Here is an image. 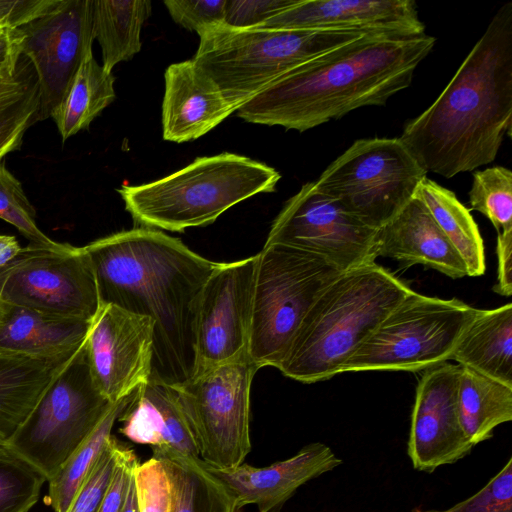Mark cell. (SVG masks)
<instances>
[{
  "instance_id": "6da1fadb",
  "label": "cell",
  "mask_w": 512,
  "mask_h": 512,
  "mask_svg": "<svg viewBox=\"0 0 512 512\" xmlns=\"http://www.w3.org/2000/svg\"><path fill=\"white\" fill-rule=\"evenodd\" d=\"M84 248L94 269L100 304L153 319L150 379L170 386L188 381L196 372L199 299L219 262L148 227L117 232Z\"/></svg>"
},
{
  "instance_id": "7a4b0ae2",
  "label": "cell",
  "mask_w": 512,
  "mask_h": 512,
  "mask_svg": "<svg viewBox=\"0 0 512 512\" xmlns=\"http://www.w3.org/2000/svg\"><path fill=\"white\" fill-rule=\"evenodd\" d=\"M512 130V2L502 5L448 85L400 140L423 169L452 178L493 162Z\"/></svg>"
},
{
  "instance_id": "3957f363",
  "label": "cell",
  "mask_w": 512,
  "mask_h": 512,
  "mask_svg": "<svg viewBox=\"0 0 512 512\" xmlns=\"http://www.w3.org/2000/svg\"><path fill=\"white\" fill-rule=\"evenodd\" d=\"M436 39L361 37L289 71L239 107L246 122L304 132L355 109L383 106L408 88Z\"/></svg>"
},
{
  "instance_id": "277c9868",
  "label": "cell",
  "mask_w": 512,
  "mask_h": 512,
  "mask_svg": "<svg viewBox=\"0 0 512 512\" xmlns=\"http://www.w3.org/2000/svg\"><path fill=\"white\" fill-rule=\"evenodd\" d=\"M411 290L375 261L342 272L313 303L277 369L302 383L342 373L360 344Z\"/></svg>"
},
{
  "instance_id": "5b68a950",
  "label": "cell",
  "mask_w": 512,
  "mask_h": 512,
  "mask_svg": "<svg viewBox=\"0 0 512 512\" xmlns=\"http://www.w3.org/2000/svg\"><path fill=\"white\" fill-rule=\"evenodd\" d=\"M280 173L235 153L198 157L156 181L122 185L125 209L142 227L172 232L213 223L239 202L276 189Z\"/></svg>"
},
{
  "instance_id": "8992f818",
  "label": "cell",
  "mask_w": 512,
  "mask_h": 512,
  "mask_svg": "<svg viewBox=\"0 0 512 512\" xmlns=\"http://www.w3.org/2000/svg\"><path fill=\"white\" fill-rule=\"evenodd\" d=\"M364 35L339 30L238 29L201 34L192 60L236 110L299 65Z\"/></svg>"
},
{
  "instance_id": "52a82bcc",
  "label": "cell",
  "mask_w": 512,
  "mask_h": 512,
  "mask_svg": "<svg viewBox=\"0 0 512 512\" xmlns=\"http://www.w3.org/2000/svg\"><path fill=\"white\" fill-rule=\"evenodd\" d=\"M343 271L325 258L281 244L257 253L248 356L278 368L311 306Z\"/></svg>"
},
{
  "instance_id": "ba28073f",
  "label": "cell",
  "mask_w": 512,
  "mask_h": 512,
  "mask_svg": "<svg viewBox=\"0 0 512 512\" xmlns=\"http://www.w3.org/2000/svg\"><path fill=\"white\" fill-rule=\"evenodd\" d=\"M113 404L94 382L84 341L4 447L49 482Z\"/></svg>"
},
{
  "instance_id": "9c48e42d",
  "label": "cell",
  "mask_w": 512,
  "mask_h": 512,
  "mask_svg": "<svg viewBox=\"0 0 512 512\" xmlns=\"http://www.w3.org/2000/svg\"><path fill=\"white\" fill-rule=\"evenodd\" d=\"M479 309L411 290L360 344L343 372L417 371L449 360Z\"/></svg>"
},
{
  "instance_id": "30bf717a",
  "label": "cell",
  "mask_w": 512,
  "mask_h": 512,
  "mask_svg": "<svg viewBox=\"0 0 512 512\" xmlns=\"http://www.w3.org/2000/svg\"><path fill=\"white\" fill-rule=\"evenodd\" d=\"M426 177L399 137H374L353 142L315 185L351 216L378 230L411 201Z\"/></svg>"
},
{
  "instance_id": "8fae6325",
  "label": "cell",
  "mask_w": 512,
  "mask_h": 512,
  "mask_svg": "<svg viewBox=\"0 0 512 512\" xmlns=\"http://www.w3.org/2000/svg\"><path fill=\"white\" fill-rule=\"evenodd\" d=\"M258 370L247 354L199 369L185 383L172 386L207 466L233 468L250 453V391Z\"/></svg>"
},
{
  "instance_id": "7c38bea8",
  "label": "cell",
  "mask_w": 512,
  "mask_h": 512,
  "mask_svg": "<svg viewBox=\"0 0 512 512\" xmlns=\"http://www.w3.org/2000/svg\"><path fill=\"white\" fill-rule=\"evenodd\" d=\"M0 301L90 321L100 299L87 251L68 243H29L0 269Z\"/></svg>"
},
{
  "instance_id": "4fadbf2b",
  "label": "cell",
  "mask_w": 512,
  "mask_h": 512,
  "mask_svg": "<svg viewBox=\"0 0 512 512\" xmlns=\"http://www.w3.org/2000/svg\"><path fill=\"white\" fill-rule=\"evenodd\" d=\"M376 231L347 213L312 181L287 200L265 244L315 253L344 272L376 260Z\"/></svg>"
},
{
  "instance_id": "5bb4252c",
  "label": "cell",
  "mask_w": 512,
  "mask_h": 512,
  "mask_svg": "<svg viewBox=\"0 0 512 512\" xmlns=\"http://www.w3.org/2000/svg\"><path fill=\"white\" fill-rule=\"evenodd\" d=\"M21 53L38 85L36 122L51 117L95 40L93 0H56L44 13L18 28Z\"/></svg>"
},
{
  "instance_id": "9a60e30c",
  "label": "cell",
  "mask_w": 512,
  "mask_h": 512,
  "mask_svg": "<svg viewBox=\"0 0 512 512\" xmlns=\"http://www.w3.org/2000/svg\"><path fill=\"white\" fill-rule=\"evenodd\" d=\"M257 254L220 263L199 299L196 371L233 361L248 352Z\"/></svg>"
},
{
  "instance_id": "2e32d148",
  "label": "cell",
  "mask_w": 512,
  "mask_h": 512,
  "mask_svg": "<svg viewBox=\"0 0 512 512\" xmlns=\"http://www.w3.org/2000/svg\"><path fill=\"white\" fill-rule=\"evenodd\" d=\"M154 321L112 304H100L90 321L85 350L95 384L116 403L151 376Z\"/></svg>"
},
{
  "instance_id": "e0dca14e",
  "label": "cell",
  "mask_w": 512,
  "mask_h": 512,
  "mask_svg": "<svg viewBox=\"0 0 512 512\" xmlns=\"http://www.w3.org/2000/svg\"><path fill=\"white\" fill-rule=\"evenodd\" d=\"M460 365L443 362L421 375L415 393L407 454L414 469L432 473L470 454L474 445L458 414Z\"/></svg>"
},
{
  "instance_id": "ac0fdd59",
  "label": "cell",
  "mask_w": 512,
  "mask_h": 512,
  "mask_svg": "<svg viewBox=\"0 0 512 512\" xmlns=\"http://www.w3.org/2000/svg\"><path fill=\"white\" fill-rule=\"evenodd\" d=\"M258 27L354 31L400 38L425 34L413 0H297Z\"/></svg>"
},
{
  "instance_id": "d6986e66",
  "label": "cell",
  "mask_w": 512,
  "mask_h": 512,
  "mask_svg": "<svg viewBox=\"0 0 512 512\" xmlns=\"http://www.w3.org/2000/svg\"><path fill=\"white\" fill-rule=\"evenodd\" d=\"M341 463L329 446L315 442L266 467L245 462L228 469L205 465L230 488L242 507L255 505L259 512H280L302 485Z\"/></svg>"
},
{
  "instance_id": "ffe728a7",
  "label": "cell",
  "mask_w": 512,
  "mask_h": 512,
  "mask_svg": "<svg viewBox=\"0 0 512 512\" xmlns=\"http://www.w3.org/2000/svg\"><path fill=\"white\" fill-rule=\"evenodd\" d=\"M163 139L195 140L219 125L235 109L192 59L169 65L164 74Z\"/></svg>"
},
{
  "instance_id": "44dd1931",
  "label": "cell",
  "mask_w": 512,
  "mask_h": 512,
  "mask_svg": "<svg viewBox=\"0 0 512 512\" xmlns=\"http://www.w3.org/2000/svg\"><path fill=\"white\" fill-rule=\"evenodd\" d=\"M375 255L393 258L405 267L422 264L453 279L468 276L463 260L417 192L393 219L376 231Z\"/></svg>"
},
{
  "instance_id": "7402d4cb",
  "label": "cell",
  "mask_w": 512,
  "mask_h": 512,
  "mask_svg": "<svg viewBox=\"0 0 512 512\" xmlns=\"http://www.w3.org/2000/svg\"><path fill=\"white\" fill-rule=\"evenodd\" d=\"M118 421L121 434L134 443L199 458L178 395L170 385L149 379L136 390Z\"/></svg>"
},
{
  "instance_id": "603a6c76",
  "label": "cell",
  "mask_w": 512,
  "mask_h": 512,
  "mask_svg": "<svg viewBox=\"0 0 512 512\" xmlns=\"http://www.w3.org/2000/svg\"><path fill=\"white\" fill-rule=\"evenodd\" d=\"M80 347L54 356L0 352V447L26 420Z\"/></svg>"
},
{
  "instance_id": "cb8c5ba5",
  "label": "cell",
  "mask_w": 512,
  "mask_h": 512,
  "mask_svg": "<svg viewBox=\"0 0 512 512\" xmlns=\"http://www.w3.org/2000/svg\"><path fill=\"white\" fill-rule=\"evenodd\" d=\"M90 321L0 301V352L54 356L77 349L86 339Z\"/></svg>"
},
{
  "instance_id": "d4e9b609",
  "label": "cell",
  "mask_w": 512,
  "mask_h": 512,
  "mask_svg": "<svg viewBox=\"0 0 512 512\" xmlns=\"http://www.w3.org/2000/svg\"><path fill=\"white\" fill-rule=\"evenodd\" d=\"M449 360L512 387V304L479 309Z\"/></svg>"
},
{
  "instance_id": "484cf974",
  "label": "cell",
  "mask_w": 512,
  "mask_h": 512,
  "mask_svg": "<svg viewBox=\"0 0 512 512\" xmlns=\"http://www.w3.org/2000/svg\"><path fill=\"white\" fill-rule=\"evenodd\" d=\"M152 451L169 478L171 512H243L234 493L200 458Z\"/></svg>"
},
{
  "instance_id": "4316f807",
  "label": "cell",
  "mask_w": 512,
  "mask_h": 512,
  "mask_svg": "<svg viewBox=\"0 0 512 512\" xmlns=\"http://www.w3.org/2000/svg\"><path fill=\"white\" fill-rule=\"evenodd\" d=\"M458 414L463 432L475 446L512 420V387L460 366Z\"/></svg>"
},
{
  "instance_id": "83f0119b",
  "label": "cell",
  "mask_w": 512,
  "mask_h": 512,
  "mask_svg": "<svg viewBox=\"0 0 512 512\" xmlns=\"http://www.w3.org/2000/svg\"><path fill=\"white\" fill-rule=\"evenodd\" d=\"M417 195L449 243L463 260L467 275L481 276L485 272L484 243L470 210L454 192L426 177Z\"/></svg>"
},
{
  "instance_id": "f1b7e54d",
  "label": "cell",
  "mask_w": 512,
  "mask_h": 512,
  "mask_svg": "<svg viewBox=\"0 0 512 512\" xmlns=\"http://www.w3.org/2000/svg\"><path fill=\"white\" fill-rule=\"evenodd\" d=\"M114 82L112 72L95 60L93 52L84 59L51 116L63 141L87 129L114 101Z\"/></svg>"
},
{
  "instance_id": "f546056e",
  "label": "cell",
  "mask_w": 512,
  "mask_h": 512,
  "mask_svg": "<svg viewBox=\"0 0 512 512\" xmlns=\"http://www.w3.org/2000/svg\"><path fill=\"white\" fill-rule=\"evenodd\" d=\"M151 10L150 0H93L94 35L105 70L112 72L141 50V30Z\"/></svg>"
},
{
  "instance_id": "4dcf8cb0",
  "label": "cell",
  "mask_w": 512,
  "mask_h": 512,
  "mask_svg": "<svg viewBox=\"0 0 512 512\" xmlns=\"http://www.w3.org/2000/svg\"><path fill=\"white\" fill-rule=\"evenodd\" d=\"M38 104L35 71L21 56L15 75L0 80V161L20 149L27 129L36 123Z\"/></svg>"
},
{
  "instance_id": "1f68e13d",
  "label": "cell",
  "mask_w": 512,
  "mask_h": 512,
  "mask_svg": "<svg viewBox=\"0 0 512 512\" xmlns=\"http://www.w3.org/2000/svg\"><path fill=\"white\" fill-rule=\"evenodd\" d=\"M134 393L112 405L91 434L48 482L49 492L47 498L54 512H68L77 491L106 442L112 436L114 424L131 401Z\"/></svg>"
},
{
  "instance_id": "d6a6232c",
  "label": "cell",
  "mask_w": 512,
  "mask_h": 512,
  "mask_svg": "<svg viewBox=\"0 0 512 512\" xmlns=\"http://www.w3.org/2000/svg\"><path fill=\"white\" fill-rule=\"evenodd\" d=\"M469 210L486 216L497 233L512 230V172L492 166L473 173Z\"/></svg>"
},
{
  "instance_id": "836d02e7",
  "label": "cell",
  "mask_w": 512,
  "mask_h": 512,
  "mask_svg": "<svg viewBox=\"0 0 512 512\" xmlns=\"http://www.w3.org/2000/svg\"><path fill=\"white\" fill-rule=\"evenodd\" d=\"M46 479L6 447H0V512H28Z\"/></svg>"
},
{
  "instance_id": "e575fe53",
  "label": "cell",
  "mask_w": 512,
  "mask_h": 512,
  "mask_svg": "<svg viewBox=\"0 0 512 512\" xmlns=\"http://www.w3.org/2000/svg\"><path fill=\"white\" fill-rule=\"evenodd\" d=\"M36 211L27 198L21 182L0 161V219L16 227L29 243L56 246L37 226Z\"/></svg>"
},
{
  "instance_id": "d590c367",
  "label": "cell",
  "mask_w": 512,
  "mask_h": 512,
  "mask_svg": "<svg viewBox=\"0 0 512 512\" xmlns=\"http://www.w3.org/2000/svg\"><path fill=\"white\" fill-rule=\"evenodd\" d=\"M111 436L77 491L68 512H97L109 488L122 447Z\"/></svg>"
},
{
  "instance_id": "8d00e7d4",
  "label": "cell",
  "mask_w": 512,
  "mask_h": 512,
  "mask_svg": "<svg viewBox=\"0 0 512 512\" xmlns=\"http://www.w3.org/2000/svg\"><path fill=\"white\" fill-rule=\"evenodd\" d=\"M139 512H171L169 478L162 461L154 456L133 469Z\"/></svg>"
},
{
  "instance_id": "74e56055",
  "label": "cell",
  "mask_w": 512,
  "mask_h": 512,
  "mask_svg": "<svg viewBox=\"0 0 512 512\" xmlns=\"http://www.w3.org/2000/svg\"><path fill=\"white\" fill-rule=\"evenodd\" d=\"M410 512H512V457L486 485L446 510L412 509Z\"/></svg>"
},
{
  "instance_id": "f35d334b",
  "label": "cell",
  "mask_w": 512,
  "mask_h": 512,
  "mask_svg": "<svg viewBox=\"0 0 512 512\" xmlns=\"http://www.w3.org/2000/svg\"><path fill=\"white\" fill-rule=\"evenodd\" d=\"M164 5L177 24L198 35L225 23L227 0H165Z\"/></svg>"
},
{
  "instance_id": "ab89813d",
  "label": "cell",
  "mask_w": 512,
  "mask_h": 512,
  "mask_svg": "<svg viewBox=\"0 0 512 512\" xmlns=\"http://www.w3.org/2000/svg\"><path fill=\"white\" fill-rule=\"evenodd\" d=\"M297 0H227L225 24L238 29L258 27Z\"/></svg>"
},
{
  "instance_id": "60d3db41",
  "label": "cell",
  "mask_w": 512,
  "mask_h": 512,
  "mask_svg": "<svg viewBox=\"0 0 512 512\" xmlns=\"http://www.w3.org/2000/svg\"><path fill=\"white\" fill-rule=\"evenodd\" d=\"M138 463L135 452L122 445L106 495L97 512H120L127 493L130 477Z\"/></svg>"
},
{
  "instance_id": "b9f144b4",
  "label": "cell",
  "mask_w": 512,
  "mask_h": 512,
  "mask_svg": "<svg viewBox=\"0 0 512 512\" xmlns=\"http://www.w3.org/2000/svg\"><path fill=\"white\" fill-rule=\"evenodd\" d=\"M497 282L493 291L502 296L512 294V230L497 233Z\"/></svg>"
},
{
  "instance_id": "7bdbcfd3",
  "label": "cell",
  "mask_w": 512,
  "mask_h": 512,
  "mask_svg": "<svg viewBox=\"0 0 512 512\" xmlns=\"http://www.w3.org/2000/svg\"><path fill=\"white\" fill-rule=\"evenodd\" d=\"M21 56V34L18 28L0 29V80L15 75Z\"/></svg>"
},
{
  "instance_id": "ee69618b",
  "label": "cell",
  "mask_w": 512,
  "mask_h": 512,
  "mask_svg": "<svg viewBox=\"0 0 512 512\" xmlns=\"http://www.w3.org/2000/svg\"><path fill=\"white\" fill-rule=\"evenodd\" d=\"M21 248L14 236L0 235V269L8 264Z\"/></svg>"
},
{
  "instance_id": "f6af8a7d",
  "label": "cell",
  "mask_w": 512,
  "mask_h": 512,
  "mask_svg": "<svg viewBox=\"0 0 512 512\" xmlns=\"http://www.w3.org/2000/svg\"><path fill=\"white\" fill-rule=\"evenodd\" d=\"M120 512H139L135 494L134 480H133V471L130 477L127 493L125 496V500Z\"/></svg>"
},
{
  "instance_id": "bcb514c9",
  "label": "cell",
  "mask_w": 512,
  "mask_h": 512,
  "mask_svg": "<svg viewBox=\"0 0 512 512\" xmlns=\"http://www.w3.org/2000/svg\"><path fill=\"white\" fill-rule=\"evenodd\" d=\"M6 28L3 21L0 19V29Z\"/></svg>"
}]
</instances>
